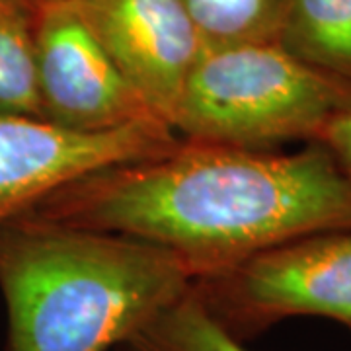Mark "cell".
<instances>
[{"label": "cell", "instance_id": "cell-1", "mask_svg": "<svg viewBox=\"0 0 351 351\" xmlns=\"http://www.w3.org/2000/svg\"><path fill=\"white\" fill-rule=\"evenodd\" d=\"M24 215L145 240L178 254L195 279L289 240L351 226V178L324 145L297 152L184 141L104 168Z\"/></svg>", "mask_w": 351, "mask_h": 351}, {"label": "cell", "instance_id": "cell-2", "mask_svg": "<svg viewBox=\"0 0 351 351\" xmlns=\"http://www.w3.org/2000/svg\"><path fill=\"white\" fill-rule=\"evenodd\" d=\"M195 281L178 254L145 240L22 215L0 228L6 351H110Z\"/></svg>", "mask_w": 351, "mask_h": 351}, {"label": "cell", "instance_id": "cell-3", "mask_svg": "<svg viewBox=\"0 0 351 351\" xmlns=\"http://www.w3.org/2000/svg\"><path fill=\"white\" fill-rule=\"evenodd\" d=\"M351 110V84L283 49L277 41L203 49L172 117L189 143L277 149L313 143Z\"/></svg>", "mask_w": 351, "mask_h": 351}, {"label": "cell", "instance_id": "cell-4", "mask_svg": "<svg viewBox=\"0 0 351 351\" xmlns=\"http://www.w3.org/2000/svg\"><path fill=\"white\" fill-rule=\"evenodd\" d=\"M193 293L237 338L291 316L351 328V226L289 240L199 277Z\"/></svg>", "mask_w": 351, "mask_h": 351}, {"label": "cell", "instance_id": "cell-5", "mask_svg": "<svg viewBox=\"0 0 351 351\" xmlns=\"http://www.w3.org/2000/svg\"><path fill=\"white\" fill-rule=\"evenodd\" d=\"M180 143L162 119L78 133L47 119L0 115V228L84 176L170 152Z\"/></svg>", "mask_w": 351, "mask_h": 351}, {"label": "cell", "instance_id": "cell-6", "mask_svg": "<svg viewBox=\"0 0 351 351\" xmlns=\"http://www.w3.org/2000/svg\"><path fill=\"white\" fill-rule=\"evenodd\" d=\"M43 117L78 133L160 119L101 47L69 0L39 2L32 16Z\"/></svg>", "mask_w": 351, "mask_h": 351}, {"label": "cell", "instance_id": "cell-7", "mask_svg": "<svg viewBox=\"0 0 351 351\" xmlns=\"http://www.w3.org/2000/svg\"><path fill=\"white\" fill-rule=\"evenodd\" d=\"M121 75L172 127L203 45L182 0H69Z\"/></svg>", "mask_w": 351, "mask_h": 351}, {"label": "cell", "instance_id": "cell-8", "mask_svg": "<svg viewBox=\"0 0 351 351\" xmlns=\"http://www.w3.org/2000/svg\"><path fill=\"white\" fill-rule=\"evenodd\" d=\"M277 43L351 84V0H287Z\"/></svg>", "mask_w": 351, "mask_h": 351}, {"label": "cell", "instance_id": "cell-9", "mask_svg": "<svg viewBox=\"0 0 351 351\" xmlns=\"http://www.w3.org/2000/svg\"><path fill=\"white\" fill-rule=\"evenodd\" d=\"M203 49L277 41L287 0H182Z\"/></svg>", "mask_w": 351, "mask_h": 351}, {"label": "cell", "instance_id": "cell-10", "mask_svg": "<svg viewBox=\"0 0 351 351\" xmlns=\"http://www.w3.org/2000/svg\"><path fill=\"white\" fill-rule=\"evenodd\" d=\"M119 351H248L230 334L199 297L188 293L170 308L158 314L151 324L117 348Z\"/></svg>", "mask_w": 351, "mask_h": 351}, {"label": "cell", "instance_id": "cell-11", "mask_svg": "<svg viewBox=\"0 0 351 351\" xmlns=\"http://www.w3.org/2000/svg\"><path fill=\"white\" fill-rule=\"evenodd\" d=\"M32 16L0 14V115L45 119L36 78Z\"/></svg>", "mask_w": 351, "mask_h": 351}, {"label": "cell", "instance_id": "cell-12", "mask_svg": "<svg viewBox=\"0 0 351 351\" xmlns=\"http://www.w3.org/2000/svg\"><path fill=\"white\" fill-rule=\"evenodd\" d=\"M316 143L324 145L339 168L351 178V110L332 117L318 135Z\"/></svg>", "mask_w": 351, "mask_h": 351}, {"label": "cell", "instance_id": "cell-13", "mask_svg": "<svg viewBox=\"0 0 351 351\" xmlns=\"http://www.w3.org/2000/svg\"><path fill=\"white\" fill-rule=\"evenodd\" d=\"M36 6H38L36 0H0V14L32 16Z\"/></svg>", "mask_w": 351, "mask_h": 351}, {"label": "cell", "instance_id": "cell-14", "mask_svg": "<svg viewBox=\"0 0 351 351\" xmlns=\"http://www.w3.org/2000/svg\"><path fill=\"white\" fill-rule=\"evenodd\" d=\"M36 2H38V4H39V2H45V0H36Z\"/></svg>", "mask_w": 351, "mask_h": 351}]
</instances>
